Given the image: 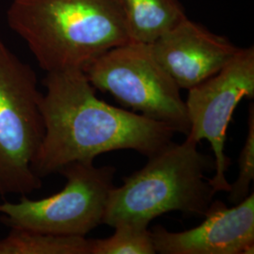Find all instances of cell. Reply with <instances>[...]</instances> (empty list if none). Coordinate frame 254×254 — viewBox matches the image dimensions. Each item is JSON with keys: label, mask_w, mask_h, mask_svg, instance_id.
<instances>
[{"label": "cell", "mask_w": 254, "mask_h": 254, "mask_svg": "<svg viewBox=\"0 0 254 254\" xmlns=\"http://www.w3.org/2000/svg\"><path fill=\"white\" fill-rule=\"evenodd\" d=\"M43 84L45 132L32 166L41 179L68 164L93 162L97 155L118 150L149 158L173 142L172 128L99 99L82 70L46 73Z\"/></svg>", "instance_id": "obj_1"}, {"label": "cell", "mask_w": 254, "mask_h": 254, "mask_svg": "<svg viewBox=\"0 0 254 254\" xmlns=\"http://www.w3.org/2000/svg\"><path fill=\"white\" fill-rule=\"evenodd\" d=\"M36 73L0 39V195L42 187L33 162L44 136Z\"/></svg>", "instance_id": "obj_4"}, {"label": "cell", "mask_w": 254, "mask_h": 254, "mask_svg": "<svg viewBox=\"0 0 254 254\" xmlns=\"http://www.w3.org/2000/svg\"><path fill=\"white\" fill-rule=\"evenodd\" d=\"M150 47L178 87L188 91L218 73L239 49L226 37L188 17Z\"/></svg>", "instance_id": "obj_9"}, {"label": "cell", "mask_w": 254, "mask_h": 254, "mask_svg": "<svg viewBox=\"0 0 254 254\" xmlns=\"http://www.w3.org/2000/svg\"><path fill=\"white\" fill-rule=\"evenodd\" d=\"M59 173L66 178L64 190L41 200L23 195L17 202L0 203L1 221L10 229L84 237L102 224L116 168L73 162Z\"/></svg>", "instance_id": "obj_6"}, {"label": "cell", "mask_w": 254, "mask_h": 254, "mask_svg": "<svg viewBox=\"0 0 254 254\" xmlns=\"http://www.w3.org/2000/svg\"><path fill=\"white\" fill-rule=\"evenodd\" d=\"M7 21L46 73L84 71L131 42L114 0H11Z\"/></svg>", "instance_id": "obj_2"}, {"label": "cell", "mask_w": 254, "mask_h": 254, "mask_svg": "<svg viewBox=\"0 0 254 254\" xmlns=\"http://www.w3.org/2000/svg\"><path fill=\"white\" fill-rule=\"evenodd\" d=\"M148 159L142 169L124 178L122 187L110 191L103 223L149 225L173 211L203 216L216 194L205 180V173L215 171V159L200 152L198 142L189 136Z\"/></svg>", "instance_id": "obj_3"}, {"label": "cell", "mask_w": 254, "mask_h": 254, "mask_svg": "<svg viewBox=\"0 0 254 254\" xmlns=\"http://www.w3.org/2000/svg\"><path fill=\"white\" fill-rule=\"evenodd\" d=\"M254 98V47L237 50L218 73L189 90L186 102L190 133L196 142L208 140L215 159V175L209 179L214 191L229 192L226 173L231 158L224 147L229 124L238 103Z\"/></svg>", "instance_id": "obj_7"}, {"label": "cell", "mask_w": 254, "mask_h": 254, "mask_svg": "<svg viewBox=\"0 0 254 254\" xmlns=\"http://www.w3.org/2000/svg\"><path fill=\"white\" fill-rule=\"evenodd\" d=\"M83 72L96 90L108 92L123 106L189 135L190 124L181 89L157 63L150 45L128 42L116 46Z\"/></svg>", "instance_id": "obj_5"}, {"label": "cell", "mask_w": 254, "mask_h": 254, "mask_svg": "<svg viewBox=\"0 0 254 254\" xmlns=\"http://www.w3.org/2000/svg\"><path fill=\"white\" fill-rule=\"evenodd\" d=\"M91 239L11 229L0 239V254H90Z\"/></svg>", "instance_id": "obj_11"}, {"label": "cell", "mask_w": 254, "mask_h": 254, "mask_svg": "<svg viewBox=\"0 0 254 254\" xmlns=\"http://www.w3.org/2000/svg\"><path fill=\"white\" fill-rule=\"evenodd\" d=\"M248 136L238 158L239 173L229 190V201L237 204L251 194V185L254 179V106L249 109Z\"/></svg>", "instance_id": "obj_13"}, {"label": "cell", "mask_w": 254, "mask_h": 254, "mask_svg": "<svg viewBox=\"0 0 254 254\" xmlns=\"http://www.w3.org/2000/svg\"><path fill=\"white\" fill-rule=\"evenodd\" d=\"M203 216L200 225L184 232L154 227L151 232L155 254H254V192L232 207L213 200Z\"/></svg>", "instance_id": "obj_8"}, {"label": "cell", "mask_w": 254, "mask_h": 254, "mask_svg": "<svg viewBox=\"0 0 254 254\" xmlns=\"http://www.w3.org/2000/svg\"><path fill=\"white\" fill-rule=\"evenodd\" d=\"M104 239H91L90 254H154L152 232L141 222H120Z\"/></svg>", "instance_id": "obj_12"}, {"label": "cell", "mask_w": 254, "mask_h": 254, "mask_svg": "<svg viewBox=\"0 0 254 254\" xmlns=\"http://www.w3.org/2000/svg\"><path fill=\"white\" fill-rule=\"evenodd\" d=\"M125 18L131 42L151 45L187 14L179 0H114Z\"/></svg>", "instance_id": "obj_10"}]
</instances>
